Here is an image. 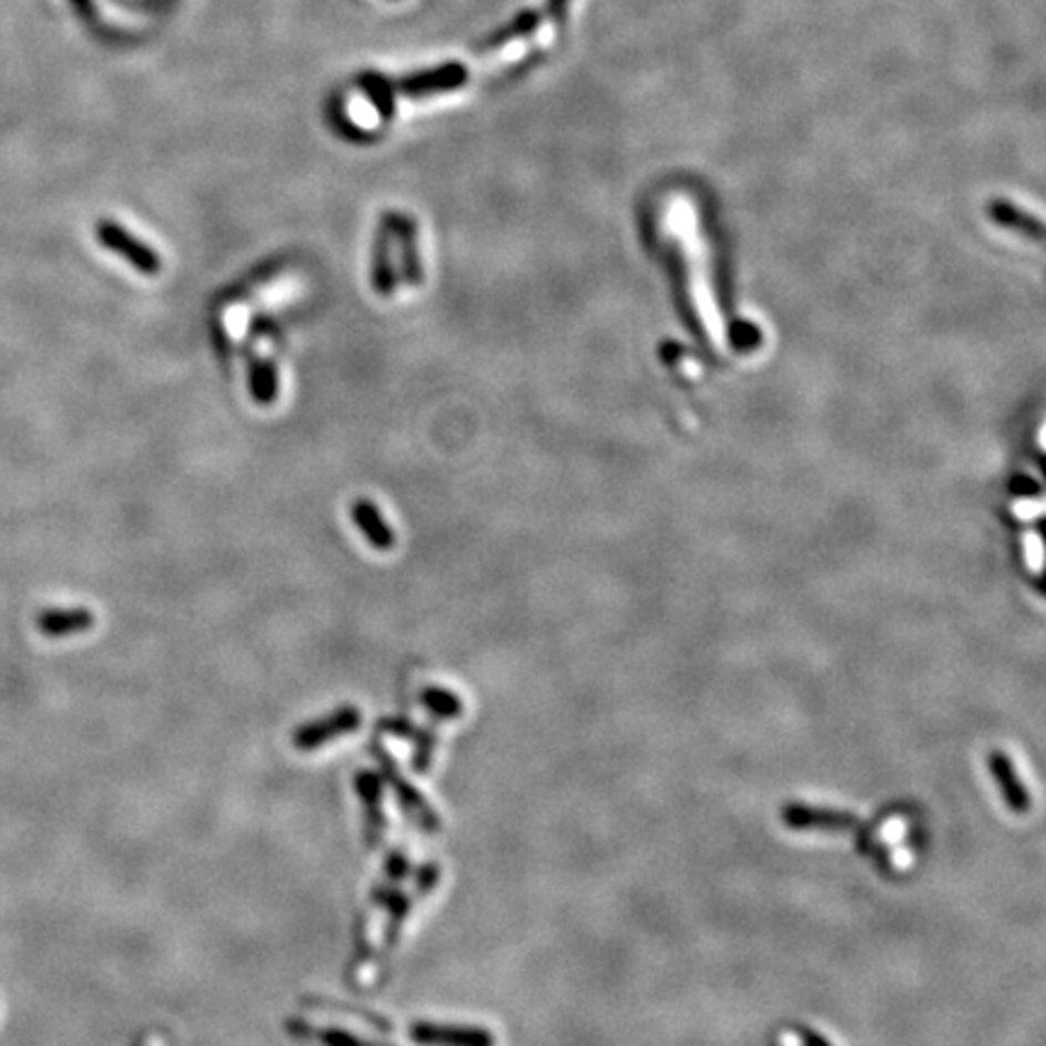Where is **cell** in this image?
Masks as SVG:
<instances>
[{"label": "cell", "mask_w": 1046, "mask_h": 1046, "mask_svg": "<svg viewBox=\"0 0 1046 1046\" xmlns=\"http://www.w3.org/2000/svg\"><path fill=\"white\" fill-rule=\"evenodd\" d=\"M95 237H98L102 247H108L110 253L126 260L131 267H134L136 272H141L143 276H158V274H161V270H163L161 255H158L149 243H143L141 237H136L134 233H129L122 226V223L110 221V219L98 221L95 223Z\"/></svg>", "instance_id": "cell-1"}, {"label": "cell", "mask_w": 1046, "mask_h": 1046, "mask_svg": "<svg viewBox=\"0 0 1046 1046\" xmlns=\"http://www.w3.org/2000/svg\"><path fill=\"white\" fill-rule=\"evenodd\" d=\"M422 705H425L434 718H439V720H456L463 712L460 698L441 686L425 688V691H422Z\"/></svg>", "instance_id": "cell-11"}, {"label": "cell", "mask_w": 1046, "mask_h": 1046, "mask_svg": "<svg viewBox=\"0 0 1046 1046\" xmlns=\"http://www.w3.org/2000/svg\"><path fill=\"white\" fill-rule=\"evenodd\" d=\"M321 1042H323L325 1046H370V1044L362 1042L359 1037L349 1035V1032H339V1029H329V1032H323V1035H321Z\"/></svg>", "instance_id": "cell-14"}, {"label": "cell", "mask_w": 1046, "mask_h": 1046, "mask_svg": "<svg viewBox=\"0 0 1046 1046\" xmlns=\"http://www.w3.org/2000/svg\"><path fill=\"white\" fill-rule=\"evenodd\" d=\"M250 393H253L260 405H272L276 400V395H280V374H276L274 362L255 356L253 364H250Z\"/></svg>", "instance_id": "cell-10"}, {"label": "cell", "mask_w": 1046, "mask_h": 1046, "mask_svg": "<svg viewBox=\"0 0 1046 1046\" xmlns=\"http://www.w3.org/2000/svg\"><path fill=\"white\" fill-rule=\"evenodd\" d=\"M352 519H354L356 528L362 531V536L376 550H393L395 534H393V528L388 526V521L383 519V514L378 511V507L374 505V501L364 499V497L356 499L352 505Z\"/></svg>", "instance_id": "cell-9"}, {"label": "cell", "mask_w": 1046, "mask_h": 1046, "mask_svg": "<svg viewBox=\"0 0 1046 1046\" xmlns=\"http://www.w3.org/2000/svg\"><path fill=\"white\" fill-rule=\"evenodd\" d=\"M988 765H991V773L993 778H996V783L1001 788V794H1003V800L1005 804L1011 806L1013 812L1017 814H1025L1029 806H1032V798H1029V792L1027 788L1019 783V778H1017V771H1015V765L1013 761L1005 756L1003 751H993L991 756H988Z\"/></svg>", "instance_id": "cell-8"}, {"label": "cell", "mask_w": 1046, "mask_h": 1046, "mask_svg": "<svg viewBox=\"0 0 1046 1046\" xmlns=\"http://www.w3.org/2000/svg\"><path fill=\"white\" fill-rule=\"evenodd\" d=\"M359 724H362V712L359 708H354V705H344L335 712H329V714H323L321 720H313V722H306V724H301L298 730L294 732V747L298 751H313V749H321L325 744H329V741H335L344 734H352L359 730Z\"/></svg>", "instance_id": "cell-2"}, {"label": "cell", "mask_w": 1046, "mask_h": 1046, "mask_svg": "<svg viewBox=\"0 0 1046 1046\" xmlns=\"http://www.w3.org/2000/svg\"><path fill=\"white\" fill-rule=\"evenodd\" d=\"M393 235L400 241V262H403V282L407 286L417 288L425 282V270H422L419 247H417V221L409 214L393 211Z\"/></svg>", "instance_id": "cell-7"}, {"label": "cell", "mask_w": 1046, "mask_h": 1046, "mask_svg": "<svg viewBox=\"0 0 1046 1046\" xmlns=\"http://www.w3.org/2000/svg\"><path fill=\"white\" fill-rule=\"evenodd\" d=\"M567 6H569V0H550V3H548V10H550L552 20L562 22V20H565V16H567Z\"/></svg>", "instance_id": "cell-15"}, {"label": "cell", "mask_w": 1046, "mask_h": 1046, "mask_svg": "<svg viewBox=\"0 0 1046 1046\" xmlns=\"http://www.w3.org/2000/svg\"><path fill=\"white\" fill-rule=\"evenodd\" d=\"M92 626H95V616H92V611L85 606L47 608V611L37 616V630L51 640L88 632Z\"/></svg>", "instance_id": "cell-6"}, {"label": "cell", "mask_w": 1046, "mask_h": 1046, "mask_svg": "<svg viewBox=\"0 0 1046 1046\" xmlns=\"http://www.w3.org/2000/svg\"><path fill=\"white\" fill-rule=\"evenodd\" d=\"M783 821L788 829L806 831V829H853L857 824L855 814L829 810V806H812V804H788L783 806Z\"/></svg>", "instance_id": "cell-5"}, {"label": "cell", "mask_w": 1046, "mask_h": 1046, "mask_svg": "<svg viewBox=\"0 0 1046 1046\" xmlns=\"http://www.w3.org/2000/svg\"><path fill=\"white\" fill-rule=\"evenodd\" d=\"M800 1035H802V1039H804L806 1046H829L826 1039H821L819 1035H812V1032H806V1029H802V1027H800Z\"/></svg>", "instance_id": "cell-16"}, {"label": "cell", "mask_w": 1046, "mask_h": 1046, "mask_svg": "<svg viewBox=\"0 0 1046 1046\" xmlns=\"http://www.w3.org/2000/svg\"><path fill=\"white\" fill-rule=\"evenodd\" d=\"M409 1037L419 1046H495V1035L478 1025L415 1023Z\"/></svg>", "instance_id": "cell-3"}, {"label": "cell", "mask_w": 1046, "mask_h": 1046, "mask_svg": "<svg viewBox=\"0 0 1046 1046\" xmlns=\"http://www.w3.org/2000/svg\"><path fill=\"white\" fill-rule=\"evenodd\" d=\"M393 211L383 214L376 241H374V262H370V282H374L376 294L380 298H390L397 288V272L393 264Z\"/></svg>", "instance_id": "cell-4"}, {"label": "cell", "mask_w": 1046, "mask_h": 1046, "mask_svg": "<svg viewBox=\"0 0 1046 1046\" xmlns=\"http://www.w3.org/2000/svg\"><path fill=\"white\" fill-rule=\"evenodd\" d=\"M538 22H540V16L536 10H526L521 12L519 18L514 20L511 28L507 30H501L497 37H495V42L492 44H501V42H507V39L511 37H521V34H528V32H534L538 28Z\"/></svg>", "instance_id": "cell-13"}, {"label": "cell", "mask_w": 1046, "mask_h": 1046, "mask_svg": "<svg viewBox=\"0 0 1046 1046\" xmlns=\"http://www.w3.org/2000/svg\"><path fill=\"white\" fill-rule=\"evenodd\" d=\"M356 790H359L362 794V802L366 806H370V826H380L383 824V816H380V810H378V802H380V780L378 775L374 773H359V778H356Z\"/></svg>", "instance_id": "cell-12"}]
</instances>
